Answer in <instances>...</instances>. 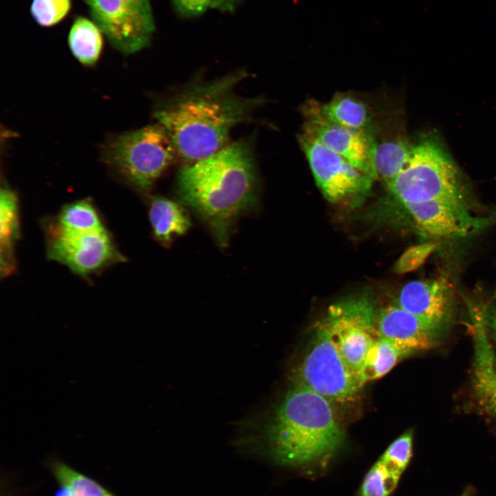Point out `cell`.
Returning a JSON list of instances; mask_svg holds the SVG:
<instances>
[{"instance_id":"obj_1","label":"cell","mask_w":496,"mask_h":496,"mask_svg":"<svg viewBox=\"0 0 496 496\" xmlns=\"http://www.w3.org/2000/svg\"><path fill=\"white\" fill-rule=\"evenodd\" d=\"M247 76L240 70L213 80L196 76L165 99L154 118L189 164L227 145L232 129L249 121L262 98L244 97L235 88Z\"/></svg>"},{"instance_id":"obj_2","label":"cell","mask_w":496,"mask_h":496,"mask_svg":"<svg viewBox=\"0 0 496 496\" xmlns=\"http://www.w3.org/2000/svg\"><path fill=\"white\" fill-rule=\"evenodd\" d=\"M252 140L227 145L189 164L178 175L177 192L181 202L208 223L221 245L227 242L231 223L258 198Z\"/></svg>"},{"instance_id":"obj_3","label":"cell","mask_w":496,"mask_h":496,"mask_svg":"<svg viewBox=\"0 0 496 496\" xmlns=\"http://www.w3.org/2000/svg\"><path fill=\"white\" fill-rule=\"evenodd\" d=\"M255 437L251 442L256 448L276 464L289 467L325 461L345 440L331 402L296 382Z\"/></svg>"},{"instance_id":"obj_4","label":"cell","mask_w":496,"mask_h":496,"mask_svg":"<svg viewBox=\"0 0 496 496\" xmlns=\"http://www.w3.org/2000/svg\"><path fill=\"white\" fill-rule=\"evenodd\" d=\"M103 155L106 163L127 183L146 192L178 154L166 130L156 123L113 138Z\"/></svg>"},{"instance_id":"obj_5","label":"cell","mask_w":496,"mask_h":496,"mask_svg":"<svg viewBox=\"0 0 496 496\" xmlns=\"http://www.w3.org/2000/svg\"><path fill=\"white\" fill-rule=\"evenodd\" d=\"M386 185L403 205L464 197L459 171L435 138H426L412 145L409 162Z\"/></svg>"},{"instance_id":"obj_6","label":"cell","mask_w":496,"mask_h":496,"mask_svg":"<svg viewBox=\"0 0 496 496\" xmlns=\"http://www.w3.org/2000/svg\"><path fill=\"white\" fill-rule=\"evenodd\" d=\"M294 382L331 402L341 404L352 401L362 387L320 322L297 369Z\"/></svg>"},{"instance_id":"obj_7","label":"cell","mask_w":496,"mask_h":496,"mask_svg":"<svg viewBox=\"0 0 496 496\" xmlns=\"http://www.w3.org/2000/svg\"><path fill=\"white\" fill-rule=\"evenodd\" d=\"M378 313L369 298L357 297L333 304L320 321L358 380L368 351L378 338Z\"/></svg>"},{"instance_id":"obj_8","label":"cell","mask_w":496,"mask_h":496,"mask_svg":"<svg viewBox=\"0 0 496 496\" xmlns=\"http://www.w3.org/2000/svg\"><path fill=\"white\" fill-rule=\"evenodd\" d=\"M110 44L123 54L151 43L155 21L150 0H83Z\"/></svg>"},{"instance_id":"obj_9","label":"cell","mask_w":496,"mask_h":496,"mask_svg":"<svg viewBox=\"0 0 496 496\" xmlns=\"http://www.w3.org/2000/svg\"><path fill=\"white\" fill-rule=\"evenodd\" d=\"M45 234L48 257L82 277L125 260L106 228L68 230L50 222L46 225Z\"/></svg>"},{"instance_id":"obj_10","label":"cell","mask_w":496,"mask_h":496,"mask_svg":"<svg viewBox=\"0 0 496 496\" xmlns=\"http://www.w3.org/2000/svg\"><path fill=\"white\" fill-rule=\"evenodd\" d=\"M298 141L316 182L328 200L354 203L369 192L374 180L344 158L304 130L299 134Z\"/></svg>"},{"instance_id":"obj_11","label":"cell","mask_w":496,"mask_h":496,"mask_svg":"<svg viewBox=\"0 0 496 496\" xmlns=\"http://www.w3.org/2000/svg\"><path fill=\"white\" fill-rule=\"evenodd\" d=\"M420 234L431 239H453L480 231L491 218L473 216L464 197L404 205Z\"/></svg>"},{"instance_id":"obj_12","label":"cell","mask_w":496,"mask_h":496,"mask_svg":"<svg viewBox=\"0 0 496 496\" xmlns=\"http://www.w3.org/2000/svg\"><path fill=\"white\" fill-rule=\"evenodd\" d=\"M303 130L372 180L378 178L374 163L376 141L369 130L352 129L321 118H309Z\"/></svg>"},{"instance_id":"obj_13","label":"cell","mask_w":496,"mask_h":496,"mask_svg":"<svg viewBox=\"0 0 496 496\" xmlns=\"http://www.w3.org/2000/svg\"><path fill=\"white\" fill-rule=\"evenodd\" d=\"M453 302L451 283L437 277L406 283L395 304L442 331L451 319Z\"/></svg>"},{"instance_id":"obj_14","label":"cell","mask_w":496,"mask_h":496,"mask_svg":"<svg viewBox=\"0 0 496 496\" xmlns=\"http://www.w3.org/2000/svg\"><path fill=\"white\" fill-rule=\"evenodd\" d=\"M376 331L378 337L392 340L415 353L433 347L442 333L396 304L378 312Z\"/></svg>"},{"instance_id":"obj_15","label":"cell","mask_w":496,"mask_h":496,"mask_svg":"<svg viewBox=\"0 0 496 496\" xmlns=\"http://www.w3.org/2000/svg\"><path fill=\"white\" fill-rule=\"evenodd\" d=\"M472 327L474 336V395L480 408L486 413L496 417L495 356L479 311L474 312Z\"/></svg>"},{"instance_id":"obj_16","label":"cell","mask_w":496,"mask_h":496,"mask_svg":"<svg viewBox=\"0 0 496 496\" xmlns=\"http://www.w3.org/2000/svg\"><path fill=\"white\" fill-rule=\"evenodd\" d=\"M302 110L307 118H318L349 128L369 130L371 116L366 105L347 94H337L325 103L309 101Z\"/></svg>"},{"instance_id":"obj_17","label":"cell","mask_w":496,"mask_h":496,"mask_svg":"<svg viewBox=\"0 0 496 496\" xmlns=\"http://www.w3.org/2000/svg\"><path fill=\"white\" fill-rule=\"evenodd\" d=\"M19 202L16 193L2 187L0 193V270L1 276L11 275L16 269L14 244L19 238Z\"/></svg>"},{"instance_id":"obj_18","label":"cell","mask_w":496,"mask_h":496,"mask_svg":"<svg viewBox=\"0 0 496 496\" xmlns=\"http://www.w3.org/2000/svg\"><path fill=\"white\" fill-rule=\"evenodd\" d=\"M148 215L154 238L165 245L184 234L191 226L189 216L182 206L162 196L151 198Z\"/></svg>"},{"instance_id":"obj_19","label":"cell","mask_w":496,"mask_h":496,"mask_svg":"<svg viewBox=\"0 0 496 496\" xmlns=\"http://www.w3.org/2000/svg\"><path fill=\"white\" fill-rule=\"evenodd\" d=\"M103 32L91 18L77 14L73 17L68 43L73 56L82 64L94 65L102 53Z\"/></svg>"},{"instance_id":"obj_20","label":"cell","mask_w":496,"mask_h":496,"mask_svg":"<svg viewBox=\"0 0 496 496\" xmlns=\"http://www.w3.org/2000/svg\"><path fill=\"white\" fill-rule=\"evenodd\" d=\"M415 352L400 344L378 337L371 346L359 374L362 386L384 376L402 359Z\"/></svg>"},{"instance_id":"obj_21","label":"cell","mask_w":496,"mask_h":496,"mask_svg":"<svg viewBox=\"0 0 496 496\" xmlns=\"http://www.w3.org/2000/svg\"><path fill=\"white\" fill-rule=\"evenodd\" d=\"M411 147L402 140L376 142L374 163L378 177L386 185L395 178L409 162Z\"/></svg>"},{"instance_id":"obj_22","label":"cell","mask_w":496,"mask_h":496,"mask_svg":"<svg viewBox=\"0 0 496 496\" xmlns=\"http://www.w3.org/2000/svg\"><path fill=\"white\" fill-rule=\"evenodd\" d=\"M51 222L68 230L91 231L106 228L98 210L88 198L65 205Z\"/></svg>"},{"instance_id":"obj_23","label":"cell","mask_w":496,"mask_h":496,"mask_svg":"<svg viewBox=\"0 0 496 496\" xmlns=\"http://www.w3.org/2000/svg\"><path fill=\"white\" fill-rule=\"evenodd\" d=\"M402 474L379 458L365 475L359 496H389Z\"/></svg>"},{"instance_id":"obj_24","label":"cell","mask_w":496,"mask_h":496,"mask_svg":"<svg viewBox=\"0 0 496 496\" xmlns=\"http://www.w3.org/2000/svg\"><path fill=\"white\" fill-rule=\"evenodd\" d=\"M50 467L56 479L74 496H114L96 482L62 462L53 461Z\"/></svg>"},{"instance_id":"obj_25","label":"cell","mask_w":496,"mask_h":496,"mask_svg":"<svg viewBox=\"0 0 496 496\" xmlns=\"http://www.w3.org/2000/svg\"><path fill=\"white\" fill-rule=\"evenodd\" d=\"M72 10V0H32L30 13L42 28H52L63 22Z\"/></svg>"},{"instance_id":"obj_26","label":"cell","mask_w":496,"mask_h":496,"mask_svg":"<svg viewBox=\"0 0 496 496\" xmlns=\"http://www.w3.org/2000/svg\"><path fill=\"white\" fill-rule=\"evenodd\" d=\"M412 451L413 432L407 431L388 446L380 459L403 473L410 462Z\"/></svg>"},{"instance_id":"obj_27","label":"cell","mask_w":496,"mask_h":496,"mask_svg":"<svg viewBox=\"0 0 496 496\" xmlns=\"http://www.w3.org/2000/svg\"><path fill=\"white\" fill-rule=\"evenodd\" d=\"M438 247L435 241H431L408 248L395 263L394 271L397 274H404L416 270Z\"/></svg>"},{"instance_id":"obj_28","label":"cell","mask_w":496,"mask_h":496,"mask_svg":"<svg viewBox=\"0 0 496 496\" xmlns=\"http://www.w3.org/2000/svg\"><path fill=\"white\" fill-rule=\"evenodd\" d=\"M176 12L182 17L200 16L210 8L209 0H171Z\"/></svg>"},{"instance_id":"obj_29","label":"cell","mask_w":496,"mask_h":496,"mask_svg":"<svg viewBox=\"0 0 496 496\" xmlns=\"http://www.w3.org/2000/svg\"><path fill=\"white\" fill-rule=\"evenodd\" d=\"M479 311L488 332H490L496 342V292Z\"/></svg>"},{"instance_id":"obj_30","label":"cell","mask_w":496,"mask_h":496,"mask_svg":"<svg viewBox=\"0 0 496 496\" xmlns=\"http://www.w3.org/2000/svg\"><path fill=\"white\" fill-rule=\"evenodd\" d=\"M241 0H209L210 8L225 12L234 11Z\"/></svg>"},{"instance_id":"obj_31","label":"cell","mask_w":496,"mask_h":496,"mask_svg":"<svg viewBox=\"0 0 496 496\" xmlns=\"http://www.w3.org/2000/svg\"><path fill=\"white\" fill-rule=\"evenodd\" d=\"M54 496H74L72 493L65 486H62V488L59 489Z\"/></svg>"}]
</instances>
